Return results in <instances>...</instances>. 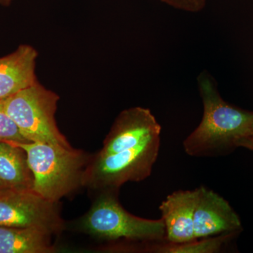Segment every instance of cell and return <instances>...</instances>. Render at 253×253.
Segmentation results:
<instances>
[{
  "label": "cell",
  "mask_w": 253,
  "mask_h": 253,
  "mask_svg": "<svg viewBox=\"0 0 253 253\" xmlns=\"http://www.w3.org/2000/svg\"><path fill=\"white\" fill-rule=\"evenodd\" d=\"M204 115L199 126L184 140L189 156H215L234 147L249 134L253 113L234 107L218 92L215 81L208 73L198 78Z\"/></svg>",
  "instance_id": "6da1fadb"
},
{
  "label": "cell",
  "mask_w": 253,
  "mask_h": 253,
  "mask_svg": "<svg viewBox=\"0 0 253 253\" xmlns=\"http://www.w3.org/2000/svg\"><path fill=\"white\" fill-rule=\"evenodd\" d=\"M24 150L33 175V191L57 204L83 185L89 161L83 151L72 146L46 143H11Z\"/></svg>",
  "instance_id": "7a4b0ae2"
},
{
  "label": "cell",
  "mask_w": 253,
  "mask_h": 253,
  "mask_svg": "<svg viewBox=\"0 0 253 253\" xmlns=\"http://www.w3.org/2000/svg\"><path fill=\"white\" fill-rule=\"evenodd\" d=\"M118 190H105L81 218L78 227L83 232L107 241L124 239L134 242L166 241L163 219L136 217L120 204Z\"/></svg>",
  "instance_id": "3957f363"
},
{
  "label": "cell",
  "mask_w": 253,
  "mask_h": 253,
  "mask_svg": "<svg viewBox=\"0 0 253 253\" xmlns=\"http://www.w3.org/2000/svg\"><path fill=\"white\" fill-rule=\"evenodd\" d=\"M59 95L37 82L3 101L6 112L30 142L71 146L55 119Z\"/></svg>",
  "instance_id": "277c9868"
},
{
  "label": "cell",
  "mask_w": 253,
  "mask_h": 253,
  "mask_svg": "<svg viewBox=\"0 0 253 253\" xmlns=\"http://www.w3.org/2000/svg\"><path fill=\"white\" fill-rule=\"evenodd\" d=\"M160 136L140 146L116 154H97L89 161L83 175V185L90 189L119 190L128 181L149 177L159 154Z\"/></svg>",
  "instance_id": "5b68a950"
},
{
  "label": "cell",
  "mask_w": 253,
  "mask_h": 253,
  "mask_svg": "<svg viewBox=\"0 0 253 253\" xmlns=\"http://www.w3.org/2000/svg\"><path fill=\"white\" fill-rule=\"evenodd\" d=\"M0 226L35 228L52 235L63 231L64 221L57 204L33 190H4L0 191Z\"/></svg>",
  "instance_id": "8992f818"
},
{
  "label": "cell",
  "mask_w": 253,
  "mask_h": 253,
  "mask_svg": "<svg viewBox=\"0 0 253 253\" xmlns=\"http://www.w3.org/2000/svg\"><path fill=\"white\" fill-rule=\"evenodd\" d=\"M161 126L149 109L134 107L118 115L98 154H112L132 149L157 136Z\"/></svg>",
  "instance_id": "52a82bcc"
},
{
  "label": "cell",
  "mask_w": 253,
  "mask_h": 253,
  "mask_svg": "<svg viewBox=\"0 0 253 253\" xmlns=\"http://www.w3.org/2000/svg\"><path fill=\"white\" fill-rule=\"evenodd\" d=\"M197 190L194 215L196 239L234 234L241 229L239 216L225 199L204 186Z\"/></svg>",
  "instance_id": "ba28073f"
},
{
  "label": "cell",
  "mask_w": 253,
  "mask_h": 253,
  "mask_svg": "<svg viewBox=\"0 0 253 253\" xmlns=\"http://www.w3.org/2000/svg\"><path fill=\"white\" fill-rule=\"evenodd\" d=\"M197 196V189L177 191L163 201L159 210L166 228V242L181 244L196 240L194 215Z\"/></svg>",
  "instance_id": "9c48e42d"
},
{
  "label": "cell",
  "mask_w": 253,
  "mask_h": 253,
  "mask_svg": "<svg viewBox=\"0 0 253 253\" xmlns=\"http://www.w3.org/2000/svg\"><path fill=\"white\" fill-rule=\"evenodd\" d=\"M38 56L34 47L23 44L11 54L0 58V101L38 81L36 75Z\"/></svg>",
  "instance_id": "30bf717a"
},
{
  "label": "cell",
  "mask_w": 253,
  "mask_h": 253,
  "mask_svg": "<svg viewBox=\"0 0 253 253\" xmlns=\"http://www.w3.org/2000/svg\"><path fill=\"white\" fill-rule=\"evenodd\" d=\"M0 185L4 190H33V175L24 150L0 141Z\"/></svg>",
  "instance_id": "8fae6325"
},
{
  "label": "cell",
  "mask_w": 253,
  "mask_h": 253,
  "mask_svg": "<svg viewBox=\"0 0 253 253\" xmlns=\"http://www.w3.org/2000/svg\"><path fill=\"white\" fill-rule=\"evenodd\" d=\"M51 236L35 228L0 226V253H54Z\"/></svg>",
  "instance_id": "7c38bea8"
},
{
  "label": "cell",
  "mask_w": 253,
  "mask_h": 253,
  "mask_svg": "<svg viewBox=\"0 0 253 253\" xmlns=\"http://www.w3.org/2000/svg\"><path fill=\"white\" fill-rule=\"evenodd\" d=\"M231 235L232 234H220L181 244H169L164 241L155 244L151 251L158 253H215L219 252Z\"/></svg>",
  "instance_id": "4fadbf2b"
},
{
  "label": "cell",
  "mask_w": 253,
  "mask_h": 253,
  "mask_svg": "<svg viewBox=\"0 0 253 253\" xmlns=\"http://www.w3.org/2000/svg\"><path fill=\"white\" fill-rule=\"evenodd\" d=\"M0 141L30 142L22 135L16 123L5 111L2 101H0Z\"/></svg>",
  "instance_id": "5bb4252c"
},
{
  "label": "cell",
  "mask_w": 253,
  "mask_h": 253,
  "mask_svg": "<svg viewBox=\"0 0 253 253\" xmlns=\"http://www.w3.org/2000/svg\"><path fill=\"white\" fill-rule=\"evenodd\" d=\"M160 1L175 9L195 13L199 12L204 9L207 0H160Z\"/></svg>",
  "instance_id": "9a60e30c"
},
{
  "label": "cell",
  "mask_w": 253,
  "mask_h": 253,
  "mask_svg": "<svg viewBox=\"0 0 253 253\" xmlns=\"http://www.w3.org/2000/svg\"><path fill=\"white\" fill-rule=\"evenodd\" d=\"M239 146L247 148V149L253 150V121L251 125V129L249 134L246 137L240 141Z\"/></svg>",
  "instance_id": "2e32d148"
},
{
  "label": "cell",
  "mask_w": 253,
  "mask_h": 253,
  "mask_svg": "<svg viewBox=\"0 0 253 253\" xmlns=\"http://www.w3.org/2000/svg\"><path fill=\"white\" fill-rule=\"evenodd\" d=\"M11 0H0V3L4 5H8L11 2Z\"/></svg>",
  "instance_id": "e0dca14e"
},
{
  "label": "cell",
  "mask_w": 253,
  "mask_h": 253,
  "mask_svg": "<svg viewBox=\"0 0 253 253\" xmlns=\"http://www.w3.org/2000/svg\"><path fill=\"white\" fill-rule=\"evenodd\" d=\"M4 189H3L2 187H1V186L0 185V191H4Z\"/></svg>",
  "instance_id": "ac0fdd59"
}]
</instances>
